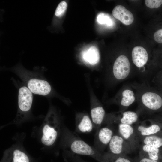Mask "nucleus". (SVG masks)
Wrapping results in <instances>:
<instances>
[{
  "label": "nucleus",
  "instance_id": "obj_1",
  "mask_svg": "<svg viewBox=\"0 0 162 162\" xmlns=\"http://www.w3.org/2000/svg\"><path fill=\"white\" fill-rule=\"evenodd\" d=\"M10 70L20 79L32 93L46 97L51 94L52 89L45 77L44 68H35L31 71L18 65Z\"/></svg>",
  "mask_w": 162,
  "mask_h": 162
},
{
  "label": "nucleus",
  "instance_id": "obj_2",
  "mask_svg": "<svg viewBox=\"0 0 162 162\" xmlns=\"http://www.w3.org/2000/svg\"><path fill=\"white\" fill-rule=\"evenodd\" d=\"M131 85L135 91L136 100L140 109L149 112L158 110L162 107V97L152 90L147 82L133 83Z\"/></svg>",
  "mask_w": 162,
  "mask_h": 162
},
{
  "label": "nucleus",
  "instance_id": "obj_3",
  "mask_svg": "<svg viewBox=\"0 0 162 162\" xmlns=\"http://www.w3.org/2000/svg\"><path fill=\"white\" fill-rule=\"evenodd\" d=\"M69 146L73 154L90 156L99 162L104 161L103 154L82 140L75 132L70 134Z\"/></svg>",
  "mask_w": 162,
  "mask_h": 162
},
{
  "label": "nucleus",
  "instance_id": "obj_4",
  "mask_svg": "<svg viewBox=\"0 0 162 162\" xmlns=\"http://www.w3.org/2000/svg\"><path fill=\"white\" fill-rule=\"evenodd\" d=\"M112 74L114 78L118 81H124L134 75L127 56L121 55L117 58L113 65Z\"/></svg>",
  "mask_w": 162,
  "mask_h": 162
},
{
  "label": "nucleus",
  "instance_id": "obj_5",
  "mask_svg": "<svg viewBox=\"0 0 162 162\" xmlns=\"http://www.w3.org/2000/svg\"><path fill=\"white\" fill-rule=\"evenodd\" d=\"M132 62L138 69L137 75L145 80H148V76L145 67L148 60V55L143 47L137 46L134 48L131 52Z\"/></svg>",
  "mask_w": 162,
  "mask_h": 162
},
{
  "label": "nucleus",
  "instance_id": "obj_6",
  "mask_svg": "<svg viewBox=\"0 0 162 162\" xmlns=\"http://www.w3.org/2000/svg\"><path fill=\"white\" fill-rule=\"evenodd\" d=\"M115 134L113 128L108 125L100 127L96 132L94 147L99 152H103L108 146Z\"/></svg>",
  "mask_w": 162,
  "mask_h": 162
},
{
  "label": "nucleus",
  "instance_id": "obj_7",
  "mask_svg": "<svg viewBox=\"0 0 162 162\" xmlns=\"http://www.w3.org/2000/svg\"><path fill=\"white\" fill-rule=\"evenodd\" d=\"M121 111H124L136 100L135 91L131 84L124 85L117 97Z\"/></svg>",
  "mask_w": 162,
  "mask_h": 162
},
{
  "label": "nucleus",
  "instance_id": "obj_8",
  "mask_svg": "<svg viewBox=\"0 0 162 162\" xmlns=\"http://www.w3.org/2000/svg\"><path fill=\"white\" fill-rule=\"evenodd\" d=\"M33 100L32 93L23 83L19 87L18 104L21 111L27 112L31 107Z\"/></svg>",
  "mask_w": 162,
  "mask_h": 162
},
{
  "label": "nucleus",
  "instance_id": "obj_9",
  "mask_svg": "<svg viewBox=\"0 0 162 162\" xmlns=\"http://www.w3.org/2000/svg\"><path fill=\"white\" fill-rule=\"evenodd\" d=\"M125 140L118 133H115L107 146V152L115 155H125Z\"/></svg>",
  "mask_w": 162,
  "mask_h": 162
},
{
  "label": "nucleus",
  "instance_id": "obj_10",
  "mask_svg": "<svg viewBox=\"0 0 162 162\" xmlns=\"http://www.w3.org/2000/svg\"><path fill=\"white\" fill-rule=\"evenodd\" d=\"M113 16L124 25H128L134 22V18L132 13L124 6H116L112 11Z\"/></svg>",
  "mask_w": 162,
  "mask_h": 162
},
{
  "label": "nucleus",
  "instance_id": "obj_11",
  "mask_svg": "<svg viewBox=\"0 0 162 162\" xmlns=\"http://www.w3.org/2000/svg\"><path fill=\"white\" fill-rule=\"evenodd\" d=\"M76 131L79 133H88L94 129L93 122L86 114L77 116L76 121Z\"/></svg>",
  "mask_w": 162,
  "mask_h": 162
},
{
  "label": "nucleus",
  "instance_id": "obj_12",
  "mask_svg": "<svg viewBox=\"0 0 162 162\" xmlns=\"http://www.w3.org/2000/svg\"><path fill=\"white\" fill-rule=\"evenodd\" d=\"M91 118L96 132L101 127L105 119V111L101 106H95L91 110Z\"/></svg>",
  "mask_w": 162,
  "mask_h": 162
},
{
  "label": "nucleus",
  "instance_id": "obj_13",
  "mask_svg": "<svg viewBox=\"0 0 162 162\" xmlns=\"http://www.w3.org/2000/svg\"><path fill=\"white\" fill-rule=\"evenodd\" d=\"M82 57L86 63L91 65H95L100 59L99 50L96 46H92L82 52Z\"/></svg>",
  "mask_w": 162,
  "mask_h": 162
},
{
  "label": "nucleus",
  "instance_id": "obj_14",
  "mask_svg": "<svg viewBox=\"0 0 162 162\" xmlns=\"http://www.w3.org/2000/svg\"><path fill=\"white\" fill-rule=\"evenodd\" d=\"M43 133L42 142L47 146H50L54 144L57 136V132L55 129L46 124L43 128Z\"/></svg>",
  "mask_w": 162,
  "mask_h": 162
},
{
  "label": "nucleus",
  "instance_id": "obj_15",
  "mask_svg": "<svg viewBox=\"0 0 162 162\" xmlns=\"http://www.w3.org/2000/svg\"><path fill=\"white\" fill-rule=\"evenodd\" d=\"M121 112L120 116L115 119V121L132 125L137 121L139 116L136 112L130 111Z\"/></svg>",
  "mask_w": 162,
  "mask_h": 162
},
{
  "label": "nucleus",
  "instance_id": "obj_16",
  "mask_svg": "<svg viewBox=\"0 0 162 162\" xmlns=\"http://www.w3.org/2000/svg\"><path fill=\"white\" fill-rule=\"evenodd\" d=\"M118 133L125 140L130 139L134 133V129L131 125L119 122L118 125Z\"/></svg>",
  "mask_w": 162,
  "mask_h": 162
},
{
  "label": "nucleus",
  "instance_id": "obj_17",
  "mask_svg": "<svg viewBox=\"0 0 162 162\" xmlns=\"http://www.w3.org/2000/svg\"><path fill=\"white\" fill-rule=\"evenodd\" d=\"M142 150L145 154L140 157L146 158L152 160H158L159 159V149L158 148L144 144Z\"/></svg>",
  "mask_w": 162,
  "mask_h": 162
},
{
  "label": "nucleus",
  "instance_id": "obj_18",
  "mask_svg": "<svg viewBox=\"0 0 162 162\" xmlns=\"http://www.w3.org/2000/svg\"><path fill=\"white\" fill-rule=\"evenodd\" d=\"M104 161L108 162H134L125 155H115L106 152L103 154Z\"/></svg>",
  "mask_w": 162,
  "mask_h": 162
},
{
  "label": "nucleus",
  "instance_id": "obj_19",
  "mask_svg": "<svg viewBox=\"0 0 162 162\" xmlns=\"http://www.w3.org/2000/svg\"><path fill=\"white\" fill-rule=\"evenodd\" d=\"M137 129L141 136H145L157 133L160 128L158 125L153 124L148 127L140 125L138 126Z\"/></svg>",
  "mask_w": 162,
  "mask_h": 162
},
{
  "label": "nucleus",
  "instance_id": "obj_20",
  "mask_svg": "<svg viewBox=\"0 0 162 162\" xmlns=\"http://www.w3.org/2000/svg\"><path fill=\"white\" fill-rule=\"evenodd\" d=\"M143 142L144 144L156 148L162 146V138L155 135L145 136Z\"/></svg>",
  "mask_w": 162,
  "mask_h": 162
},
{
  "label": "nucleus",
  "instance_id": "obj_21",
  "mask_svg": "<svg viewBox=\"0 0 162 162\" xmlns=\"http://www.w3.org/2000/svg\"><path fill=\"white\" fill-rule=\"evenodd\" d=\"M12 162H29V159L27 155L18 150H15L13 153Z\"/></svg>",
  "mask_w": 162,
  "mask_h": 162
},
{
  "label": "nucleus",
  "instance_id": "obj_22",
  "mask_svg": "<svg viewBox=\"0 0 162 162\" xmlns=\"http://www.w3.org/2000/svg\"><path fill=\"white\" fill-rule=\"evenodd\" d=\"M97 20L100 24H106L109 26L113 24V21L109 15L104 13H100L98 15Z\"/></svg>",
  "mask_w": 162,
  "mask_h": 162
},
{
  "label": "nucleus",
  "instance_id": "obj_23",
  "mask_svg": "<svg viewBox=\"0 0 162 162\" xmlns=\"http://www.w3.org/2000/svg\"><path fill=\"white\" fill-rule=\"evenodd\" d=\"M68 7L67 2L64 1L61 2L57 7L55 12V15L57 17L62 16L66 11Z\"/></svg>",
  "mask_w": 162,
  "mask_h": 162
},
{
  "label": "nucleus",
  "instance_id": "obj_24",
  "mask_svg": "<svg viewBox=\"0 0 162 162\" xmlns=\"http://www.w3.org/2000/svg\"><path fill=\"white\" fill-rule=\"evenodd\" d=\"M145 4L150 8H156L160 7L162 4V0H146Z\"/></svg>",
  "mask_w": 162,
  "mask_h": 162
},
{
  "label": "nucleus",
  "instance_id": "obj_25",
  "mask_svg": "<svg viewBox=\"0 0 162 162\" xmlns=\"http://www.w3.org/2000/svg\"><path fill=\"white\" fill-rule=\"evenodd\" d=\"M154 38L156 41L158 43H162V28L158 30L155 32Z\"/></svg>",
  "mask_w": 162,
  "mask_h": 162
},
{
  "label": "nucleus",
  "instance_id": "obj_26",
  "mask_svg": "<svg viewBox=\"0 0 162 162\" xmlns=\"http://www.w3.org/2000/svg\"><path fill=\"white\" fill-rule=\"evenodd\" d=\"M71 162H87L81 158L77 155L73 154L71 156Z\"/></svg>",
  "mask_w": 162,
  "mask_h": 162
},
{
  "label": "nucleus",
  "instance_id": "obj_27",
  "mask_svg": "<svg viewBox=\"0 0 162 162\" xmlns=\"http://www.w3.org/2000/svg\"><path fill=\"white\" fill-rule=\"evenodd\" d=\"M134 162H158L157 160H152L148 158L140 157Z\"/></svg>",
  "mask_w": 162,
  "mask_h": 162
},
{
  "label": "nucleus",
  "instance_id": "obj_28",
  "mask_svg": "<svg viewBox=\"0 0 162 162\" xmlns=\"http://www.w3.org/2000/svg\"><path fill=\"white\" fill-rule=\"evenodd\" d=\"M101 162H108L106 161H103Z\"/></svg>",
  "mask_w": 162,
  "mask_h": 162
},
{
  "label": "nucleus",
  "instance_id": "obj_29",
  "mask_svg": "<svg viewBox=\"0 0 162 162\" xmlns=\"http://www.w3.org/2000/svg\"></svg>",
  "mask_w": 162,
  "mask_h": 162
}]
</instances>
